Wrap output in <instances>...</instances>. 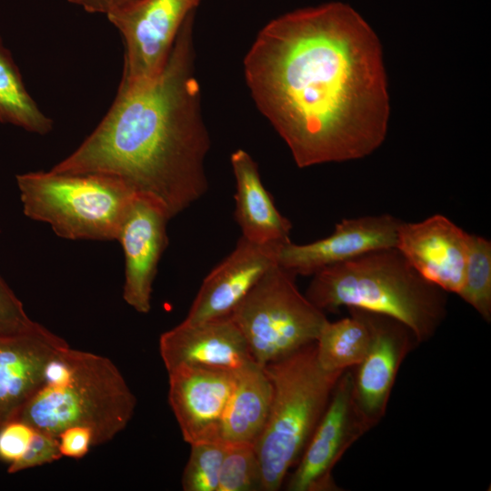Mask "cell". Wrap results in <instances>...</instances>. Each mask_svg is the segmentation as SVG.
Here are the masks:
<instances>
[{
  "label": "cell",
  "mask_w": 491,
  "mask_h": 491,
  "mask_svg": "<svg viewBox=\"0 0 491 491\" xmlns=\"http://www.w3.org/2000/svg\"><path fill=\"white\" fill-rule=\"evenodd\" d=\"M200 1L140 0L106 16L124 44L119 86L143 84L160 72L182 25Z\"/></svg>",
  "instance_id": "obj_8"
},
{
  "label": "cell",
  "mask_w": 491,
  "mask_h": 491,
  "mask_svg": "<svg viewBox=\"0 0 491 491\" xmlns=\"http://www.w3.org/2000/svg\"><path fill=\"white\" fill-rule=\"evenodd\" d=\"M283 246L259 245L241 236L235 249L204 279L185 321L230 316L260 278L278 264Z\"/></svg>",
  "instance_id": "obj_15"
},
{
  "label": "cell",
  "mask_w": 491,
  "mask_h": 491,
  "mask_svg": "<svg viewBox=\"0 0 491 491\" xmlns=\"http://www.w3.org/2000/svg\"><path fill=\"white\" fill-rule=\"evenodd\" d=\"M259 490L263 491L262 472L255 446L226 444L217 491Z\"/></svg>",
  "instance_id": "obj_23"
},
{
  "label": "cell",
  "mask_w": 491,
  "mask_h": 491,
  "mask_svg": "<svg viewBox=\"0 0 491 491\" xmlns=\"http://www.w3.org/2000/svg\"><path fill=\"white\" fill-rule=\"evenodd\" d=\"M369 430L355 400L353 371L346 369L339 376L323 416L288 477L286 490H341L333 469L347 449Z\"/></svg>",
  "instance_id": "obj_9"
},
{
  "label": "cell",
  "mask_w": 491,
  "mask_h": 491,
  "mask_svg": "<svg viewBox=\"0 0 491 491\" xmlns=\"http://www.w3.org/2000/svg\"><path fill=\"white\" fill-rule=\"evenodd\" d=\"M168 402L189 445L220 440L221 421L235 382V371L180 366L167 372Z\"/></svg>",
  "instance_id": "obj_11"
},
{
  "label": "cell",
  "mask_w": 491,
  "mask_h": 491,
  "mask_svg": "<svg viewBox=\"0 0 491 491\" xmlns=\"http://www.w3.org/2000/svg\"><path fill=\"white\" fill-rule=\"evenodd\" d=\"M89 14H99L108 16L111 14L125 9L140 0H66Z\"/></svg>",
  "instance_id": "obj_29"
},
{
  "label": "cell",
  "mask_w": 491,
  "mask_h": 491,
  "mask_svg": "<svg viewBox=\"0 0 491 491\" xmlns=\"http://www.w3.org/2000/svg\"><path fill=\"white\" fill-rule=\"evenodd\" d=\"M350 316L327 321L316 340V357L321 367L330 372H344L359 365L366 355L371 334L356 308Z\"/></svg>",
  "instance_id": "obj_20"
},
{
  "label": "cell",
  "mask_w": 491,
  "mask_h": 491,
  "mask_svg": "<svg viewBox=\"0 0 491 491\" xmlns=\"http://www.w3.org/2000/svg\"><path fill=\"white\" fill-rule=\"evenodd\" d=\"M273 386L265 366L253 360L235 371V382L219 429L226 444L255 446L266 424Z\"/></svg>",
  "instance_id": "obj_19"
},
{
  "label": "cell",
  "mask_w": 491,
  "mask_h": 491,
  "mask_svg": "<svg viewBox=\"0 0 491 491\" xmlns=\"http://www.w3.org/2000/svg\"><path fill=\"white\" fill-rule=\"evenodd\" d=\"M366 321L371 340L359 365L353 367L354 396L371 427L385 416L398 370L417 344L412 332L399 321L356 308Z\"/></svg>",
  "instance_id": "obj_10"
},
{
  "label": "cell",
  "mask_w": 491,
  "mask_h": 491,
  "mask_svg": "<svg viewBox=\"0 0 491 491\" xmlns=\"http://www.w3.org/2000/svg\"><path fill=\"white\" fill-rule=\"evenodd\" d=\"M446 293L392 247L319 270L305 296L322 311L346 306L390 316L405 325L421 344L436 334L446 317Z\"/></svg>",
  "instance_id": "obj_3"
},
{
  "label": "cell",
  "mask_w": 491,
  "mask_h": 491,
  "mask_svg": "<svg viewBox=\"0 0 491 491\" xmlns=\"http://www.w3.org/2000/svg\"><path fill=\"white\" fill-rule=\"evenodd\" d=\"M230 162L235 179V218L242 236L259 245L289 242L292 224L279 213L264 186L257 164L243 149L233 152Z\"/></svg>",
  "instance_id": "obj_18"
},
{
  "label": "cell",
  "mask_w": 491,
  "mask_h": 491,
  "mask_svg": "<svg viewBox=\"0 0 491 491\" xmlns=\"http://www.w3.org/2000/svg\"><path fill=\"white\" fill-rule=\"evenodd\" d=\"M243 64L256 107L298 167L363 158L384 142L389 106L381 48L350 5L331 2L271 20Z\"/></svg>",
  "instance_id": "obj_1"
},
{
  "label": "cell",
  "mask_w": 491,
  "mask_h": 491,
  "mask_svg": "<svg viewBox=\"0 0 491 491\" xmlns=\"http://www.w3.org/2000/svg\"><path fill=\"white\" fill-rule=\"evenodd\" d=\"M67 346L47 328L0 335V428L16 419L42 385L48 361Z\"/></svg>",
  "instance_id": "obj_17"
},
{
  "label": "cell",
  "mask_w": 491,
  "mask_h": 491,
  "mask_svg": "<svg viewBox=\"0 0 491 491\" xmlns=\"http://www.w3.org/2000/svg\"><path fill=\"white\" fill-rule=\"evenodd\" d=\"M62 456L80 459L93 446L94 435L91 428L85 426H72L65 428L57 436Z\"/></svg>",
  "instance_id": "obj_28"
},
{
  "label": "cell",
  "mask_w": 491,
  "mask_h": 491,
  "mask_svg": "<svg viewBox=\"0 0 491 491\" xmlns=\"http://www.w3.org/2000/svg\"><path fill=\"white\" fill-rule=\"evenodd\" d=\"M467 232L443 215L401 221L396 248L426 280L458 294L464 281Z\"/></svg>",
  "instance_id": "obj_13"
},
{
  "label": "cell",
  "mask_w": 491,
  "mask_h": 491,
  "mask_svg": "<svg viewBox=\"0 0 491 491\" xmlns=\"http://www.w3.org/2000/svg\"><path fill=\"white\" fill-rule=\"evenodd\" d=\"M159 352L167 372L180 366L237 371L254 360L230 316L197 323L184 320L160 336Z\"/></svg>",
  "instance_id": "obj_16"
},
{
  "label": "cell",
  "mask_w": 491,
  "mask_h": 491,
  "mask_svg": "<svg viewBox=\"0 0 491 491\" xmlns=\"http://www.w3.org/2000/svg\"><path fill=\"white\" fill-rule=\"evenodd\" d=\"M486 321H491V242L467 234L463 286L457 294Z\"/></svg>",
  "instance_id": "obj_22"
},
{
  "label": "cell",
  "mask_w": 491,
  "mask_h": 491,
  "mask_svg": "<svg viewBox=\"0 0 491 491\" xmlns=\"http://www.w3.org/2000/svg\"><path fill=\"white\" fill-rule=\"evenodd\" d=\"M182 476L185 491H217L226 444L221 440L196 442Z\"/></svg>",
  "instance_id": "obj_24"
},
{
  "label": "cell",
  "mask_w": 491,
  "mask_h": 491,
  "mask_svg": "<svg viewBox=\"0 0 491 491\" xmlns=\"http://www.w3.org/2000/svg\"><path fill=\"white\" fill-rule=\"evenodd\" d=\"M0 122L42 135L53 129V120L40 110L29 95L20 70L1 36Z\"/></svg>",
  "instance_id": "obj_21"
},
{
  "label": "cell",
  "mask_w": 491,
  "mask_h": 491,
  "mask_svg": "<svg viewBox=\"0 0 491 491\" xmlns=\"http://www.w3.org/2000/svg\"><path fill=\"white\" fill-rule=\"evenodd\" d=\"M61 457L58 437L36 429L26 451L17 461L8 466L7 472L15 474L53 463Z\"/></svg>",
  "instance_id": "obj_26"
},
{
  "label": "cell",
  "mask_w": 491,
  "mask_h": 491,
  "mask_svg": "<svg viewBox=\"0 0 491 491\" xmlns=\"http://www.w3.org/2000/svg\"><path fill=\"white\" fill-rule=\"evenodd\" d=\"M194 18L195 12L182 25L160 72L143 84L119 86L98 125L53 171L116 177L169 219L207 191L211 141L195 75Z\"/></svg>",
  "instance_id": "obj_2"
},
{
  "label": "cell",
  "mask_w": 491,
  "mask_h": 491,
  "mask_svg": "<svg viewBox=\"0 0 491 491\" xmlns=\"http://www.w3.org/2000/svg\"><path fill=\"white\" fill-rule=\"evenodd\" d=\"M45 328L27 316L23 303L0 276V335L38 332Z\"/></svg>",
  "instance_id": "obj_25"
},
{
  "label": "cell",
  "mask_w": 491,
  "mask_h": 491,
  "mask_svg": "<svg viewBox=\"0 0 491 491\" xmlns=\"http://www.w3.org/2000/svg\"><path fill=\"white\" fill-rule=\"evenodd\" d=\"M295 279L275 265L230 314L254 360L263 366L316 342L328 321L298 290Z\"/></svg>",
  "instance_id": "obj_7"
},
{
  "label": "cell",
  "mask_w": 491,
  "mask_h": 491,
  "mask_svg": "<svg viewBox=\"0 0 491 491\" xmlns=\"http://www.w3.org/2000/svg\"><path fill=\"white\" fill-rule=\"evenodd\" d=\"M400 223L388 214L343 219L325 238L305 245L285 244L278 265L295 276H313L367 252L396 247Z\"/></svg>",
  "instance_id": "obj_12"
},
{
  "label": "cell",
  "mask_w": 491,
  "mask_h": 491,
  "mask_svg": "<svg viewBox=\"0 0 491 491\" xmlns=\"http://www.w3.org/2000/svg\"><path fill=\"white\" fill-rule=\"evenodd\" d=\"M135 406V395L109 358L67 346L48 361L42 385L16 419L55 437L66 427L88 426L93 446H98L125 428Z\"/></svg>",
  "instance_id": "obj_4"
},
{
  "label": "cell",
  "mask_w": 491,
  "mask_h": 491,
  "mask_svg": "<svg viewBox=\"0 0 491 491\" xmlns=\"http://www.w3.org/2000/svg\"><path fill=\"white\" fill-rule=\"evenodd\" d=\"M273 386L269 416L255 444L263 491H276L301 457L343 372L323 369L316 342L265 365Z\"/></svg>",
  "instance_id": "obj_5"
},
{
  "label": "cell",
  "mask_w": 491,
  "mask_h": 491,
  "mask_svg": "<svg viewBox=\"0 0 491 491\" xmlns=\"http://www.w3.org/2000/svg\"><path fill=\"white\" fill-rule=\"evenodd\" d=\"M168 220L159 205L136 195L116 238L125 262L123 297L138 313L146 314L151 309L153 282L167 245Z\"/></svg>",
  "instance_id": "obj_14"
},
{
  "label": "cell",
  "mask_w": 491,
  "mask_h": 491,
  "mask_svg": "<svg viewBox=\"0 0 491 491\" xmlns=\"http://www.w3.org/2000/svg\"><path fill=\"white\" fill-rule=\"evenodd\" d=\"M24 214L65 239L116 240L135 193L97 173L35 171L16 175Z\"/></svg>",
  "instance_id": "obj_6"
},
{
  "label": "cell",
  "mask_w": 491,
  "mask_h": 491,
  "mask_svg": "<svg viewBox=\"0 0 491 491\" xmlns=\"http://www.w3.org/2000/svg\"><path fill=\"white\" fill-rule=\"evenodd\" d=\"M35 428L20 419H14L0 428V460L8 466L17 461L28 448Z\"/></svg>",
  "instance_id": "obj_27"
}]
</instances>
